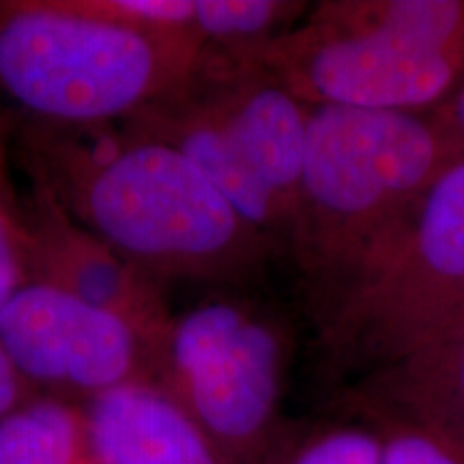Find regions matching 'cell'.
<instances>
[{
	"label": "cell",
	"mask_w": 464,
	"mask_h": 464,
	"mask_svg": "<svg viewBox=\"0 0 464 464\" xmlns=\"http://www.w3.org/2000/svg\"><path fill=\"white\" fill-rule=\"evenodd\" d=\"M269 464H381V437L370 421H338L286 439Z\"/></svg>",
	"instance_id": "cell-14"
},
{
	"label": "cell",
	"mask_w": 464,
	"mask_h": 464,
	"mask_svg": "<svg viewBox=\"0 0 464 464\" xmlns=\"http://www.w3.org/2000/svg\"><path fill=\"white\" fill-rule=\"evenodd\" d=\"M205 50L194 31L114 20L89 0L0 3V92L34 123H125L181 91Z\"/></svg>",
	"instance_id": "cell-3"
},
{
	"label": "cell",
	"mask_w": 464,
	"mask_h": 464,
	"mask_svg": "<svg viewBox=\"0 0 464 464\" xmlns=\"http://www.w3.org/2000/svg\"><path fill=\"white\" fill-rule=\"evenodd\" d=\"M365 421L381 437V464H464V451L428 428L398 420Z\"/></svg>",
	"instance_id": "cell-16"
},
{
	"label": "cell",
	"mask_w": 464,
	"mask_h": 464,
	"mask_svg": "<svg viewBox=\"0 0 464 464\" xmlns=\"http://www.w3.org/2000/svg\"><path fill=\"white\" fill-rule=\"evenodd\" d=\"M22 222L31 282L63 290L123 318L147 346L150 372V362L172 321L160 284L144 277L84 228L37 179H31L22 194Z\"/></svg>",
	"instance_id": "cell-9"
},
{
	"label": "cell",
	"mask_w": 464,
	"mask_h": 464,
	"mask_svg": "<svg viewBox=\"0 0 464 464\" xmlns=\"http://www.w3.org/2000/svg\"><path fill=\"white\" fill-rule=\"evenodd\" d=\"M430 116L454 144L458 158L464 160V75L445 102L430 110Z\"/></svg>",
	"instance_id": "cell-17"
},
{
	"label": "cell",
	"mask_w": 464,
	"mask_h": 464,
	"mask_svg": "<svg viewBox=\"0 0 464 464\" xmlns=\"http://www.w3.org/2000/svg\"><path fill=\"white\" fill-rule=\"evenodd\" d=\"M108 127L28 121L20 158L28 177L150 282H241L284 252L177 149Z\"/></svg>",
	"instance_id": "cell-1"
},
{
	"label": "cell",
	"mask_w": 464,
	"mask_h": 464,
	"mask_svg": "<svg viewBox=\"0 0 464 464\" xmlns=\"http://www.w3.org/2000/svg\"><path fill=\"white\" fill-rule=\"evenodd\" d=\"M458 160L430 112L312 108L286 243L312 314L368 263Z\"/></svg>",
	"instance_id": "cell-2"
},
{
	"label": "cell",
	"mask_w": 464,
	"mask_h": 464,
	"mask_svg": "<svg viewBox=\"0 0 464 464\" xmlns=\"http://www.w3.org/2000/svg\"><path fill=\"white\" fill-rule=\"evenodd\" d=\"M33 396L34 392L14 368L3 344H0V420Z\"/></svg>",
	"instance_id": "cell-18"
},
{
	"label": "cell",
	"mask_w": 464,
	"mask_h": 464,
	"mask_svg": "<svg viewBox=\"0 0 464 464\" xmlns=\"http://www.w3.org/2000/svg\"><path fill=\"white\" fill-rule=\"evenodd\" d=\"M0 344L34 393L89 400L149 381V351L123 318L28 282L0 307Z\"/></svg>",
	"instance_id": "cell-8"
},
{
	"label": "cell",
	"mask_w": 464,
	"mask_h": 464,
	"mask_svg": "<svg viewBox=\"0 0 464 464\" xmlns=\"http://www.w3.org/2000/svg\"><path fill=\"white\" fill-rule=\"evenodd\" d=\"M310 11L290 0H194V31L207 48L239 50L286 33Z\"/></svg>",
	"instance_id": "cell-13"
},
{
	"label": "cell",
	"mask_w": 464,
	"mask_h": 464,
	"mask_svg": "<svg viewBox=\"0 0 464 464\" xmlns=\"http://www.w3.org/2000/svg\"><path fill=\"white\" fill-rule=\"evenodd\" d=\"M95 464H235L150 381L82 404Z\"/></svg>",
	"instance_id": "cell-11"
},
{
	"label": "cell",
	"mask_w": 464,
	"mask_h": 464,
	"mask_svg": "<svg viewBox=\"0 0 464 464\" xmlns=\"http://www.w3.org/2000/svg\"><path fill=\"white\" fill-rule=\"evenodd\" d=\"M0 464H95L82 404L34 393L0 420Z\"/></svg>",
	"instance_id": "cell-12"
},
{
	"label": "cell",
	"mask_w": 464,
	"mask_h": 464,
	"mask_svg": "<svg viewBox=\"0 0 464 464\" xmlns=\"http://www.w3.org/2000/svg\"><path fill=\"white\" fill-rule=\"evenodd\" d=\"M351 404L363 420L417 423L464 451V312L409 355L362 376Z\"/></svg>",
	"instance_id": "cell-10"
},
{
	"label": "cell",
	"mask_w": 464,
	"mask_h": 464,
	"mask_svg": "<svg viewBox=\"0 0 464 464\" xmlns=\"http://www.w3.org/2000/svg\"><path fill=\"white\" fill-rule=\"evenodd\" d=\"M15 123L0 114V307L22 286L31 282L26 263V235L22 222V194L11 177V153Z\"/></svg>",
	"instance_id": "cell-15"
},
{
	"label": "cell",
	"mask_w": 464,
	"mask_h": 464,
	"mask_svg": "<svg viewBox=\"0 0 464 464\" xmlns=\"http://www.w3.org/2000/svg\"><path fill=\"white\" fill-rule=\"evenodd\" d=\"M310 112L247 58L207 48L181 91L119 125L177 149L286 252Z\"/></svg>",
	"instance_id": "cell-5"
},
{
	"label": "cell",
	"mask_w": 464,
	"mask_h": 464,
	"mask_svg": "<svg viewBox=\"0 0 464 464\" xmlns=\"http://www.w3.org/2000/svg\"><path fill=\"white\" fill-rule=\"evenodd\" d=\"M288 363L290 338L271 312L247 299L216 297L172 316L149 381L232 462L269 464L288 439L282 423Z\"/></svg>",
	"instance_id": "cell-7"
},
{
	"label": "cell",
	"mask_w": 464,
	"mask_h": 464,
	"mask_svg": "<svg viewBox=\"0 0 464 464\" xmlns=\"http://www.w3.org/2000/svg\"><path fill=\"white\" fill-rule=\"evenodd\" d=\"M228 52L310 108L430 112L464 75V0H323L286 33Z\"/></svg>",
	"instance_id": "cell-4"
},
{
	"label": "cell",
	"mask_w": 464,
	"mask_h": 464,
	"mask_svg": "<svg viewBox=\"0 0 464 464\" xmlns=\"http://www.w3.org/2000/svg\"><path fill=\"white\" fill-rule=\"evenodd\" d=\"M462 312L464 160H458L314 312V323L329 368L362 379L426 344Z\"/></svg>",
	"instance_id": "cell-6"
}]
</instances>
